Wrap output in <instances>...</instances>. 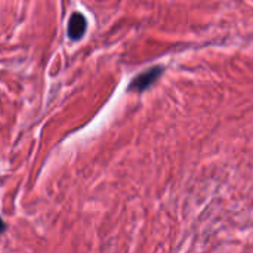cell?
I'll return each instance as SVG.
<instances>
[{
  "instance_id": "1",
  "label": "cell",
  "mask_w": 253,
  "mask_h": 253,
  "mask_svg": "<svg viewBox=\"0 0 253 253\" xmlns=\"http://www.w3.org/2000/svg\"><path fill=\"white\" fill-rule=\"evenodd\" d=\"M163 67L160 65H156V67H151L142 73H139L127 86V92H135V93H142L145 90H148L157 80L159 77L163 74Z\"/></svg>"
},
{
  "instance_id": "2",
  "label": "cell",
  "mask_w": 253,
  "mask_h": 253,
  "mask_svg": "<svg viewBox=\"0 0 253 253\" xmlns=\"http://www.w3.org/2000/svg\"><path fill=\"white\" fill-rule=\"evenodd\" d=\"M86 28H87L86 18L82 13L74 12L70 18V22H68V37L71 40H79L84 36Z\"/></svg>"
},
{
  "instance_id": "3",
  "label": "cell",
  "mask_w": 253,
  "mask_h": 253,
  "mask_svg": "<svg viewBox=\"0 0 253 253\" xmlns=\"http://www.w3.org/2000/svg\"><path fill=\"white\" fill-rule=\"evenodd\" d=\"M4 228H6V224H4V222H3V219L0 218V234L4 231Z\"/></svg>"
}]
</instances>
